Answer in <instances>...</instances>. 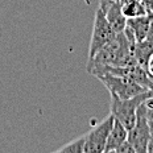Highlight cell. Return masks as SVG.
Returning a JSON list of instances; mask_svg holds the SVG:
<instances>
[{
	"label": "cell",
	"mask_w": 153,
	"mask_h": 153,
	"mask_svg": "<svg viewBox=\"0 0 153 153\" xmlns=\"http://www.w3.org/2000/svg\"><path fill=\"white\" fill-rule=\"evenodd\" d=\"M149 98H151V91L140 92L128 99H119L116 97H111V115L129 131L136 123L139 106Z\"/></svg>",
	"instance_id": "obj_1"
},
{
	"label": "cell",
	"mask_w": 153,
	"mask_h": 153,
	"mask_svg": "<svg viewBox=\"0 0 153 153\" xmlns=\"http://www.w3.org/2000/svg\"><path fill=\"white\" fill-rule=\"evenodd\" d=\"M149 136H151V112L144 102L137 108L135 126L128 131V141L133 145L136 153H148Z\"/></svg>",
	"instance_id": "obj_2"
},
{
	"label": "cell",
	"mask_w": 153,
	"mask_h": 153,
	"mask_svg": "<svg viewBox=\"0 0 153 153\" xmlns=\"http://www.w3.org/2000/svg\"><path fill=\"white\" fill-rule=\"evenodd\" d=\"M98 79L107 87L110 91L111 97H116L119 99H128L140 92L148 91L139 86L136 82H133L128 76H122V75H115L111 73H103L97 76Z\"/></svg>",
	"instance_id": "obj_3"
},
{
	"label": "cell",
	"mask_w": 153,
	"mask_h": 153,
	"mask_svg": "<svg viewBox=\"0 0 153 153\" xmlns=\"http://www.w3.org/2000/svg\"><path fill=\"white\" fill-rule=\"evenodd\" d=\"M116 32L108 23L106 13L100 8L97 9L94 19V28H92L90 48H88V58H92L99 50H102L108 42L116 37Z\"/></svg>",
	"instance_id": "obj_4"
},
{
	"label": "cell",
	"mask_w": 153,
	"mask_h": 153,
	"mask_svg": "<svg viewBox=\"0 0 153 153\" xmlns=\"http://www.w3.org/2000/svg\"><path fill=\"white\" fill-rule=\"evenodd\" d=\"M114 120L115 117L110 114L100 123H98L90 132L86 133L85 153H103L106 151V144L111 128H112Z\"/></svg>",
	"instance_id": "obj_5"
},
{
	"label": "cell",
	"mask_w": 153,
	"mask_h": 153,
	"mask_svg": "<svg viewBox=\"0 0 153 153\" xmlns=\"http://www.w3.org/2000/svg\"><path fill=\"white\" fill-rule=\"evenodd\" d=\"M152 16L153 13H146V15L139 16V17H133L127 20V25L132 29L137 42L144 41L146 38V34H148L149 28H151V24H152Z\"/></svg>",
	"instance_id": "obj_6"
},
{
	"label": "cell",
	"mask_w": 153,
	"mask_h": 153,
	"mask_svg": "<svg viewBox=\"0 0 153 153\" xmlns=\"http://www.w3.org/2000/svg\"><path fill=\"white\" fill-rule=\"evenodd\" d=\"M126 140H128V129L123 126L119 120L115 119L112 128H111V132L108 135V140L106 144V153H111L115 152V149L117 148L122 143H124Z\"/></svg>",
	"instance_id": "obj_7"
},
{
	"label": "cell",
	"mask_w": 153,
	"mask_h": 153,
	"mask_svg": "<svg viewBox=\"0 0 153 153\" xmlns=\"http://www.w3.org/2000/svg\"><path fill=\"white\" fill-rule=\"evenodd\" d=\"M104 13H106L108 23H110V25L112 27V29L116 32V33L124 32V29L127 28V17L123 15L122 1L114 4L112 7L108 8L107 12H104Z\"/></svg>",
	"instance_id": "obj_8"
},
{
	"label": "cell",
	"mask_w": 153,
	"mask_h": 153,
	"mask_svg": "<svg viewBox=\"0 0 153 153\" xmlns=\"http://www.w3.org/2000/svg\"><path fill=\"white\" fill-rule=\"evenodd\" d=\"M153 56V42L149 40H144L136 42L135 46V59L139 65H141L143 68H146L149 59Z\"/></svg>",
	"instance_id": "obj_9"
},
{
	"label": "cell",
	"mask_w": 153,
	"mask_h": 153,
	"mask_svg": "<svg viewBox=\"0 0 153 153\" xmlns=\"http://www.w3.org/2000/svg\"><path fill=\"white\" fill-rule=\"evenodd\" d=\"M122 11L127 20L148 13L141 0H122Z\"/></svg>",
	"instance_id": "obj_10"
},
{
	"label": "cell",
	"mask_w": 153,
	"mask_h": 153,
	"mask_svg": "<svg viewBox=\"0 0 153 153\" xmlns=\"http://www.w3.org/2000/svg\"><path fill=\"white\" fill-rule=\"evenodd\" d=\"M85 135L57 149V153H85Z\"/></svg>",
	"instance_id": "obj_11"
},
{
	"label": "cell",
	"mask_w": 153,
	"mask_h": 153,
	"mask_svg": "<svg viewBox=\"0 0 153 153\" xmlns=\"http://www.w3.org/2000/svg\"><path fill=\"white\" fill-rule=\"evenodd\" d=\"M115 153H136V151L128 140H126V141L122 143V144L115 149Z\"/></svg>",
	"instance_id": "obj_12"
},
{
	"label": "cell",
	"mask_w": 153,
	"mask_h": 153,
	"mask_svg": "<svg viewBox=\"0 0 153 153\" xmlns=\"http://www.w3.org/2000/svg\"><path fill=\"white\" fill-rule=\"evenodd\" d=\"M119 1H122V0H99V8L103 12H107L108 8L112 7L114 4H116Z\"/></svg>",
	"instance_id": "obj_13"
},
{
	"label": "cell",
	"mask_w": 153,
	"mask_h": 153,
	"mask_svg": "<svg viewBox=\"0 0 153 153\" xmlns=\"http://www.w3.org/2000/svg\"><path fill=\"white\" fill-rule=\"evenodd\" d=\"M148 153H153V120L151 116V136H149L148 143Z\"/></svg>",
	"instance_id": "obj_14"
},
{
	"label": "cell",
	"mask_w": 153,
	"mask_h": 153,
	"mask_svg": "<svg viewBox=\"0 0 153 153\" xmlns=\"http://www.w3.org/2000/svg\"><path fill=\"white\" fill-rule=\"evenodd\" d=\"M145 70H146V73L149 74V76L153 78V56H152V58L149 59V62H148V65H146Z\"/></svg>",
	"instance_id": "obj_15"
},
{
	"label": "cell",
	"mask_w": 153,
	"mask_h": 153,
	"mask_svg": "<svg viewBox=\"0 0 153 153\" xmlns=\"http://www.w3.org/2000/svg\"><path fill=\"white\" fill-rule=\"evenodd\" d=\"M148 13H153V0H143Z\"/></svg>",
	"instance_id": "obj_16"
},
{
	"label": "cell",
	"mask_w": 153,
	"mask_h": 153,
	"mask_svg": "<svg viewBox=\"0 0 153 153\" xmlns=\"http://www.w3.org/2000/svg\"><path fill=\"white\" fill-rule=\"evenodd\" d=\"M141 1H143V0H141Z\"/></svg>",
	"instance_id": "obj_17"
}]
</instances>
